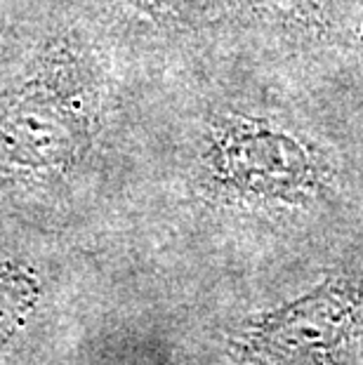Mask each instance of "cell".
<instances>
[{"instance_id": "obj_3", "label": "cell", "mask_w": 363, "mask_h": 365, "mask_svg": "<svg viewBox=\"0 0 363 365\" xmlns=\"http://www.w3.org/2000/svg\"><path fill=\"white\" fill-rule=\"evenodd\" d=\"M78 123L59 106L48 102H29L12 108L3 123V142L7 151L24 160H59L73 151Z\"/></svg>"}, {"instance_id": "obj_1", "label": "cell", "mask_w": 363, "mask_h": 365, "mask_svg": "<svg viewBox=\"0 0 363 365\" xmlns=\"http://www.w3.org/2000/svg\"><path fill=\"white\" fill-rule=\"evenodd\" d=\"M363 299L354 287L330 283L265 318L257 341L276 361L326 359L344 344L359 321Z\"/></svg>"}, {"instance_id": "obj_2", "label": "cell", "mask_w": 363, "mask_h": 365, "mask_svg": "<svg viewBox=\"0 0 363 365\" xmlns=\"http://www.w3.org/2000/svg\"><path fill=\"white\" fill-rule=\"evenodd\" d=\"M220 168L231 184L262 196L288 198L314 182L312 160L302 146L267 128L241 125L224 132Z\"/></svg>"}]
</instances>
